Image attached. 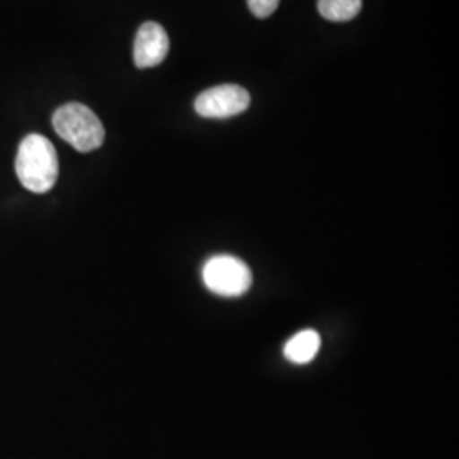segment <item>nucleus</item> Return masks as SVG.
Masks as SVG:
<instances>
[{"label":"nucleus","mask_w":459,"mask_h":459,"mask_svg":"<svg viewBox=\"0 0 459 459\" xmlns=\"http://www.w3.org/2000/svg\"><path fill=\"white\" fill-rule=\"evenodd\" d=\"M53 128L62 140L82 153L98 150L106 136L96 113L79 102H70L58 108L53 115Z\"/></svg>","instance_id":"obj_2"},{"label":"nucleus","mask_w":459,"mask_h":459,"mask_svg":"<svg viewBox=\"0 0 459 459\" xmlns=\"http://www.w3.org/2000/svg\"><path fill=\"white\" fill-rule=\"evenodd\" d=\"M204 286L218 296L237 298L246 295L252 286L250 267L233 255H214L203 267Z\"/></svg>","instance_id":"obj_3"},{"label":"nucleus","mask_w":459,"mask_h":459,"mask_svg":"<svg viewBox=\"0 0 459 459\" xmlns=\"http://www.w3.org/2000/svg\"><path fill=\"white\" fill-rule=\"evenodd\" d=\"M250 106V94L244 87L235 83L216 85L203 94L195 102V109L199 116L210 119H227L240 115Z\"/></svg>","instance_id":"obj_4"},{"label":"nucleus","mask_w":459,"mask_h":459,"mask_svg":"<svg viewBox=\"0 0 459 459\" xmlns=\"http://www.w3.org/2000/svg\"><path fill=\"white\" fill-rule=\"evenodd\" d=\"M170 48L169 36L159 22H145L140 26L134 47H133V60L138 68H152L160 65L167 58Z\"/></svg>","instance_id":"obj_5"},{"label":"nucleus","mask_w":459,"mask_h":459,"mask_svg":"<svg viewBox=\"0 0 459 459\" xmlns=\"http://www.w3.org/2000/svg\"><path fill=\"white\" fill-rule=\"evenodd\" d=\"M320 344L322 341L318 332L301 330L284 345V356L288 361L295 364H307L313 361V358L318 354Z\"/></svg>","instance_id":"obj_6"},{"label":"nucleus","mask_w":459,"mask_h":459,"mask_svg":"<svg viewBox=\"0 0 459 459\" xmlns=\"http://www.w3.org/2000/svg\"><path fill=\"white\" fill-rule=\"evenodd\" d=\"M17 178L34 195H45L58 179V157L48 138L28 134L17 150Z\"/></svg>","instance_id":"obj_1"},{"label":"nucleus","mask_w":459,"mask_h":459,"mask_svg":"<svg viewBox=\"0 0 459 459\" xmlns=\"http://www.w3.org/2000/svg\"><path fill=\"white\" fill-rule=\"evenodd\" d=\"M361 7L362 0H318L320 14L333 22L354 19L361 13Z\"/></svg>","instance_id":"obj_7"},{"label":"nucleus","mask_w":459,"mask_h":459,"mask_svg":"<svg viewBox=\"0 0 459 459\" xmlns=\"http://www.w3.org/2000/svg\"><path fill=\"white\" fill-rule=\"evenodd\" d=\"M248 9L252 11V14L259 19H265L271 16L273 13H276L278 9L279 0H247Z\"/></svg>","instance_id":"obj_8"}]
</instances>
